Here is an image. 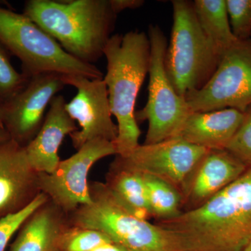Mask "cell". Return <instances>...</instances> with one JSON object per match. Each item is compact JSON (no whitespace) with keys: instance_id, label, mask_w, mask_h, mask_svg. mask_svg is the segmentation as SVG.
Masks as SVG:
<instances>
[{"instance_id":"obj_16","label":"cell","mask_w":251,"mask_h":251,"mask_svg":"<svg viewBox=\"0 0 251 251\" xmlns=\"http://www.w3.org/2000/svg\"><path fill=\"white\" fill-rule=\"evenodd\" d=\"M244 116V112L231 108L192 112L176 137L206 150H226Z\"/></svg>"},{"instance_id":"obj_8","label":"cell","mask_w":251,"mask_h":251,"mask_svg":"<svg viewBox=\"0 0 251 251\" xmlns=\"http://www.w3.org/2000/svg\"><path fill=\"white\" fill-rule=\"evenodd\" d=\"M185 99L191 112L247 111L251 107V40L238 41L226 50L205 85Z\"/></svg>"},{"instance_id":"obj_20","label":"cell","mask_w":251,"mask_h":251,"mask_svg":"<svg viewBox=\"0 0 251 251\" xmlns=\"http://www.w3.org/2000/svg\"><path fill=\"white\" fill-rule=\"evenodd\" d=\"M141 174L146 186L149 205L152 216L160 220H168L182 213L181 196L176 188L151 175Z\"/></svg>"},{"instance_id":"obj_10","label":"cell","mask_w":251,"mask_h":251,"mask_svg":"<svg viewBox=\"0 0 251 251\" xmlns=\"http://www.w3.org/2000/svg\"><path fill=\"white\" fill-rule=\"evenodd\" d=\"M65 85L62 74H39L29 77L22 90L0 104L1 122L11 139L27 146L40 130L48 105Z\"/></svg>"},{"instance_id":"obj_6","label":"cell","mask_w":251,"mask_h":251,"mask_svg":"<svg viewBox=\"0 0 251 251\" xmlns=\"http://www.w3.org/2000/svg\"><path fill=\"white\" fill-rule=\"evenodd\" d=\"M0 44L21 62L22 74L31 77L45 73L103 79L94 64L67 53L53 38L24 14L0 6Z\"/></svg>"},{"instance_id":"obj_27","label":"cell","mask_w":251,"mask_h":251,"mask_svg":"<svg viewBox=\"0 0 251 251\" xmlns=\"http://www.w3.org/2000/svg\"><path fill=\"white\" fill-rule=\"evenodd\" d=\"M92 251H129L121 246L117 245L115 243H109L104 244Z\"/></svg>"},{"instance_id":"obj_24","label":"cell","mask_w":251,"mask_h":251,"mask_svg":"<svg viewBox=\"0 0 251 251\" xmlns=\"http://www.w3.org/2000/svg\"><path fill=\"white\" fill-rule=\"evenodd\" d=\"M231 29L239 41L251 39V0H226Z\"/></svg>"},{"instance_id":"obj_2","label":"cell","mask_w":251,"mask_h":251,"mask_svg":"<svg viewBox=\"0 0 251 251\" xmlns=\"http://www.w3.org/2000/svg\"><path fill=\"white\" fill-rule=\"evenodd\" d=\"M23 14L68 54L90 64L104 55L117 16L110 0H28Z\"/></svg>"},{"instance_id":"obj_15","label":"cell","mask_w":251,"mask_h":251,"mask_svg":"<svg viewBox=\"0 0 251 251\" xmlns=\"http://www.w3.org/2000/svg\"><path fill=\"white\" fill-rule=\"evenodd\" d=\"M66 103L62 96L52 99L40 130L25 147L28 161L37 173L51 174L57 168L61 161L58 150L63 140L78 130L66 111Z\"/></svg>"},{"instance_id":"obj_3","label":"cell","mask_w":251,"mask_h":251,"mask_svg":"<svg viewBox=\"0 0 251 251\" xmlns=\"http://www.w3.org/2000/svg\"><path fill=\"white\" fill-rule=\"evenodd\" d=\"M107 73L104 77L112 115L116 118L117 156L126 158L139 146L141 134L135 119L137 97L149 74L150 43L144 31L115 34L104 50Z\"/></svg>"},{"instance_id":"obj_9","label":"cell","mask_w":251,"mask_h":251,"mask_svg":"<svg viewBox=\"0 0 251 251\" xmlns=\"http://www.w3.org/2000/svg\"><path fill=\"white\" fill-rule=\"evenodd\" d=\"M112 155H117L113 142L104 139L87 142L75 154L59 162L51 174L39 173L41 193L67 215L80 206L92 204L88 181L91 168Z\"/></svg>"},{"instance_id":"obj_5","label":"cell","mask_w":251,"mask_h":251,"mask_svg":"<svg viewBox=\"0 0 251 251\" xmlns=\"http://www.w3.org/2000/svg\"><path fill=\"white\" fill-rule=\"evenodd\" d=\"M173 23L167 46L165 68L181 97L200 90L215 72L222 54L208 39L198 23L193 1H172Z\"/></svg>"},{"instance_id":"obj_21","label":"cell","mask_w":251,"mask_h":251,"mask_svg":"<svg viewBox=\"0 0 251 251\" xmlns=\"http://www.w3.org/2000/svg\"><path fill=\"white\" fill-rule=\"evenodd\" d=\"M109 243L113 242L100 231L70 226L64 234L59 251H92Z\"/></svg>"},{"instance_id":"obj_22","label":"cell","mask_w":251,"mask_h":251,"mask_svg":"<svg viewBox=\"0 0 251 251\" xmlns=\"http://www.w3.org/2000/svg\"><path fill=\"white\" fill-rule=\"evenodd\" d=\"M49 201L48 196L41 193L21 211L0 219V251H6L9 241L15 233L38 209Z\"/></svg>"},{"instance_id":"obj_23","label":"cell","mask_w":251,"mask_h":251,"mask_svg":"<svg viewBox=\"0 0 251 251\" xmlns=\"http://www.w3.org/2000/svg\"><path fill=\"white\" fill-rule=\"evenodd\" d=\"M28 80L29 77L14 69L9 52L0 44V104L14 97L22 90Z\"/></svg>"},{"instance_id":"obj_1","label":"cell","mask_w":251,"mask_h":251,"mask_svg":"<svg viewBox=\"0 0 251 251\" xmlns=\"http://www.w3.org/2000/svg\"><path fill=\"white\" fill-rule=\"evenodd\" d=\"M181 251H243L251 242V169L196 209L157 224Z\"/></svg>"},{"instance_id":"obj_4","label":"cell","mask_w":251,"mask_h":251,"mask_svg":"<svg viewBox=\"0 0 251 251\" xmlns=\"http://www.w3.org/2000/svg\"><path fill=\"white\" fill-rule=\"evenodd\" d=\"M90 188L92 203L68 215L71 226L100 231L129 251H181L173 232L133 215L105 184L92 182Z\"/></svg>"},{"instance_id":"obj_25","label":"cell","mask_w":251,"mask_h":251,"mask_svg":"<svg viewBox=\"0 0 251 251\" xmlns=\"http://www.w3.org/2000/svg\"><path fill=\"white\" fill-rule=\"evenodd\" d=\"M244 113L242 125L226 150L251 169V107Z\"/></svg>"},{"instance_id":"obj_11","label":"cell","mask_w":251,"mask_h":251,"mask_svg":"<svg viewBox=\"0 0 251 251\" xmlns=\"http://www.w3.org/2000/svg\"><path fill=\"white\" fill-rule=\"evenodd\" d=\"M63 80L77 90L76 95L65 104L68 115L80 126V130L69 135L74 148L79 150L94 139L115 143L118 127L112 120L105 81L72 75H63Z\"/></svg>"},{"instance_id":"obj_14","label":"cell","mask_w":251,"mask_h":251,"mask_svg":"<svg viewBox=\"0 0 251 251\" xmlns=\"http://www.w3.org/2000/svg\"><path fill=\"white\" fill-rule=\"evenodd\" d=\"M247 170L226 150H209L185 184L181 193V211L202 205Z\"/></svg>"},{"instance_id":"obj_19","label":"cell","mask_w":251,"mask_h":251,"mask_svg":"<svg viewBox=\"0 0 251 251\" xmlns=\"http://www.w3.org/2000/svg\"><path fill=\"white\" fill-rule=\"evenodd\" d=\"M193 7L200 26L222 55L239 41L231 29L226 0H195Z\"/></svg>"},{"instance_id":"obj_29","label":"cell","mask_w":251,"mask_h":251,"mask_svg":"<svg viewBox=\"0 0 251 251\" xmlns=\"http://www.w3.org/2000/svg\"><path fill=\"white\" fill-rule=\"evenodd\" d=\"M243 251H251V242L248 244L247 247Z\"/></svg>"},{"instance_id":"obj_30","label":"cell","mask_w":251,"mask_h":251,"mask_svg":"<svg viewBox=\"0 0 251 251\" xmlns=\"http://www.w3.org/2000/svg\"><path fill=\"white\" fill-rule=\"evenodd\" d=\"M0 126L4 127V126L2 125V122H1V117H0Z\"/></svg>"},{"instance_id":"obj_26","label":"cell","mask_w":251,"mask_h":251,"mask_svg":"<svg viewBox=\"0 0 251 251\" xmlns=\"http://www.w3.org/2000/svg\"><path fill=\"white\" fill-rule=\"evenodd\" d=\"M110 2L116 15L125 10L138 9L145 4L143 0H110Z\"/></svg>"},{"instance_id":"obj_18","label":"cell","mask_w":251,"mask_h":251,"mask_svg":"<svg viewBox=\"0 0 251 251\" xmlns=\"http://www.w3.org/2000/svg\"><path fill=\"white\" fill-rule=\"evenodd\" d=\"M106 181L105 184L114 197L133 215L146 221L152 217L141 173L127 166L117 156Z\"/></svg>"},{"instance_id":"obj_31","label":"cell","mask_w":251,"mask_h":251,"mask_svg":"<svg viewBox=\"0 0 251 251\" xmlns=\"http://www.w3.org/2000/svg\"></svg>"},{"instance_id":"obj_7","label":"cell","mask_w":251,"mask_h":251,"mask_svg":"<svg viewBox=\"0 0 251 251\" xmlns=\"http://www.w3.org/2000/svg\"><path fill=\"white\" fill-rule=\"evenodd\" d=\"M148 35L150 43L148 99L145 106L135 115L137 122H148L144 144L151 145L176 137L192 112L167 75L165 57L168 42L164 33L157 25H150Z\"/></svg>"},{"instance_id":"obj_12","label":"cell","mask_w":251,"mask_h":251,"mask_svg":"<svg viewBox=\"0 0 251 251\" xmlns=\"http://www.w3.org/2000/svg\"><path fill=\"white\" fill-rule=\"evenodd\" d=\"M209 151L174 137L158 143L140 145L126 158L117 156L127 166L166 181L181 194L188 178Z\"/></svg>"},{"instance_id":"obj_13","label":"cell","mask_w":251,"mask_h":251,"mask_svg":"<svg viewBox=\"0 0 251 251\" xmlns=\"http://www.w3.org/2000/svg\"><path fill=\"white\" fill-rule=\"evenodd\" d=\"M40 193L39 173L24 147L12 139L0 145V219L21 211Z\"/></svg>"},{"instance_id":"obj_17","label":"cell","mask_w":251,"mask_h":251,"mask_svg":"<svg viewBox=\"0 0 251 251\" xmlns=\"http://www.w3.org/2000/svg\"><path fill=\"white\" fill-rule=\"evenodd\" d=\"M70 226L67 214L49 200L23 225L11 251H59Z\"/></svg>"},{"instance_id":"obj_28","label":"cell","mask_w":251,"mask_h":251,"mask_svg":"<svg viewBox=\"0 0 251 251\" xmlns=\"http://www.w3.org/2000/svg\"><path fill=\"white\" fill-rule=\"evenodd\" d=\"M10 139L11 138L7 130L5 129L4 127L0 126V145Z\"/></svg>"}]
</instances>
